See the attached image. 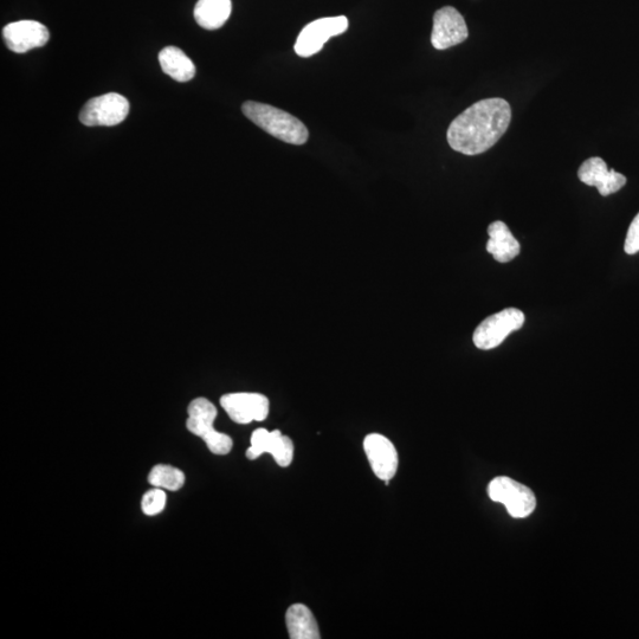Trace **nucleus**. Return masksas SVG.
<instances>
[{
    "instance_id": "4468645a",
    "label": "nucleus",
    "mask_w": 639,
    "mask_h": 639,
    "mask_svg": "<svg viewBox=\"0 0 639 639\" xmlns=\"http://www.w3.org/2000/svg\"><path fill=\"white\" fill-rule=\"evenodd\" d=\"M488 235L487 251L497 262H511L515 257L519 256L521 245L506 223L497 221L490 224Z\"/></svg>"
},
{
    "instance_id": "2eb2a0df",
    "label": "nucleus",
    "mask_w": 639,
    "mask_h": 639,
    "mask_svg": "<svg viewBox=\"0 0 639 639\" xmlns=\"http://www.w3.org/2000/svg\"><path fill=\"white\" fill-rule=\"evenodd\" d=\"M289 637L292 639H320L319 625L313 612L303 604L290 606L286 613Z\"/></svg>"
},
{
    "instance_id": "423d86ee",
    "label": "nucleus",
    "mask_w": 639,
    "mask_h": 639,
    "mask_svg": "<svg viewBox=\"0 0 639 639\" xmlns=\"http://www.w3.org/2000/svg\"><path fill=\"white\" fill-rule=\"evenodd\" d=\"M348 25L345 16L316 19L300 32L294 47L295 53L305 58L320 53L332 37L344 34Z\"/></svg>"
},
{
    "instance_id": "aec40b11",
    "label": "nucleus",
    "mask_w": 639,
    "mask_h": 639,
    "mask_svg": "<svg viewBox=\"0 0 639 639\" xmlns=\"http://www.w3.org/2000/svg\"><path fill=\"white\" fill-rule=\"evenodd\" d=\"M625 253L635 255L639 251V213L630 224L624 244Z\"/></svg>"
},
{
    "instance_id": "39448f33",
    "label": "nucleus",
    "mask_w": 639,
    "mask_h": 639,
    "mask_svg": "<svg viewBox=\"0 0 639 639\" xmlns=\"http://www.w3.org/2000/svg\"><path fill=\"white\" fill-rule=\"evenodd\" d=\"M525 324V314L516 308H507L489 316L475 329L474 344L483 351L493 350L506 340L508 335L519 331Z\"/></svg>"
},
{
    "instance_id": "9b49d317",
    "label": "nucleus",
    "mask_w": 639,
    "mask_h": 639,
    "mask_svg": "<svg viewBox=\"0 0 639 639\" xmlns=\"http://www.w3.org/2000/svg\"><path fill=\"white\" fill-rule=\"evenodd\" d=\"M364 450L373 473L389 486L398 470L399 460L395 445L383 435L370 434L365 437Z\"/></svg>"
},
{
    "instance_id": "7ed1b4c3",
    "label": "nucleus",
    "mask_w": 639,
    "mask_h": 639,
    "mask_svg": "<svg viewBox=\"0 0 639 639\" xmlns=\"http://www.w3.org/2000/svg\"><path fill=\"white\" fill-rule=\"evenodd\" d=\"M186 428L191 434L202 438L209 450L215 455H228L234 447V441L228 435L215 429L217 408L209 399L200 397L192 400L187 409Z\"/></svg>"
},
{
    "instance_id": "dca6fc26",
    "label": "nucleus",
    "mask_w": 639,
    "mask_h": 639,
    "mask_svg": "<svg viewBox=\"0 0 639 639\" xmlns=\"http://www.w3.org/2000/svg\"><path fill=\"white\" fill-rule=\"evenodd\" d=\"M159 62L164 73L178 82H189L196 76L195 64L179 48L167 47L161 50Z\"/></svg>"
},
{
    "instance_id": "0eeeda50",
    "label": "nucleus",
    "mask_w": 639,
    "mask_h": 639,
    "mask_svg": "<svg viewBox=\"0 0 639 639\" xmlns=\"http://www.w3.org/2000/svg\"><path fill=\"white\" fill-rule=\"evenodd\" d=\"M129 113V102L120 94L109 93L90 99L80 113V121L88 127H112L121 124Z\"/></svg>"
},
{
    "instance_id": "f03ea898",
    "label": "nucleus",
    "mask_w": 639,
    "mask_h": 639,
    "mask_svg": "<svg viewBox=\"0 0 639 639\" xmlns=\"http://www.w3.org/2000/svg\"><path fill=\"white\" fill-rule=\"evenodd\" d=\"M242 111L250 121L262 128L274 138L292 145L306 144L309 132L305 124L295 116L282 109L264 105V103L247 101Z\"/></svg>"
},
{
    "instance_id": "9d476101",
    "label": "nucleus",
    "mask_w": 639,
    "mask_h": 639,
    "mask_svg": "<svg viewBox=\"0 0 639 639\" xmlns=\"http://www.w3.org/2000/svg\"><path fill=\"white\" fill-rule=\"evenodd\" d=\"M469 36L463 16L453 6H445L434 16L431 43L437 50H447L461 44Z\"/></svg>"
},
{
    "instance_id": "f3484780",
    "label": "nucleus",
    "mask_w": 639,
    "mask_h": 639,
    "mask_svg": "<svg viewBox=\"0 0 639 639\" xmlns=\"http://www.w3.org/2000/svg\"><path fill=\"white\" fill-rule=\"evenodd\" d=\"M231 11V0H198L195 18L199 27L217 30L227 23Z\"/></svg>"
},
{
    "instance_id": "1a4fd4ad",
    "label": "nucleus",
    "mask_w": 639,
    "mask_h": 639,
    "mask_svg": "<svg viewBox=\"0 0 639 639\" xmlns=\"http://www.w3.org/2000/svg\"><path fill=\"white\" fill-rule=\"evenodd\" d=\"M263 454L273 455L280 467L287 468L293 462L294 443L288 436L282 435L280 430L257 429L251 435L247 457L255 461Z\"/></svg>"
},
{
    "instance_id": "6ab92c4d",
    "label": "nucleus",
    "mask_w": 639,
    "mask_h": 639,
    "mask_svg": "<svg viewBox=\"0 0 639 639\" xmlns=\"http://www.w3.org/2000/svg\"><path fill=\"white\" fill-rule=\"evenodd\" d=\"M167 495L164 489L154 488L147 492L141 501V509L147 516H156L164 511Z\"/></svg>"
},
{
    "instance_id": "ddd939ff",
    "label": "nucleus",
    "mask_w": 639,
    "mask_h": 639,
    "mask_svg": "<svg viewBox=\"0 0 639 639\" xmlns=\"http://www.w3.org/2000/svg\"><path fill=\"white\" fill-rule=\"evenodd\" d=\"M580 182L597 187L600 195L608 197L612 193L622 190L626 184V177L615 170H609L602 158L593 157L584 161L579 167Z\"/></svg>"
},
{
    "instance_id": "f8f14e48",
    "label": "nucleus",
    "mask_w": 639,
    "mask_h": 639,
    "mask_svg": "<svg viewBox=\"0 0 639 639\" xmlns=\"http://www.w3.org/2000/svg\"><path fill=\"white\" fill-rule=\"evenodd\" d=\"M3 37L11 51L17 54L28 53L29 50L44 47L48 43L49 30L42 23L21 21L10 23L3 29Z\"/></svg>"
},
{
    "instance_id": "f257e3e1",
    "label": "nucleus",
    "mask_w": 639,
    "mask_h": 639,
    "mask_svg": "<svg viewBox=\"0 0 639 639\" xmlns=\"http://www.w3.org/2000/svg\"><path fill=\"white\" fill-rule=\"evenodd\" d=\"M511 121L512 109L506 100H481L451 122L447 139L454 151L477 156L497 144Z\"/></svg>"
},
{
    "instance_id": "a211bd4d",
    "label": "nucleus",
    "mask_w": 639,
    "mask_h": 639,
    "mask_svg": "<svg viewBox=\"0 0 639 639\" xmlns=\"http://www.w3.org/2000/svg\"><path fill=\"white\" fill-rule=\"evenodd\" d=\"M148 482L154 488L170 490V492H178L185 484V474L182 470L171 466L154 467L148 475Z\"/></svg>"
},
{
    "instance_id": "6e6552de",
    "label": "nucleus",
    "mask_w": 639,
    "mask_h": 639,
    "mask_svg": "<svg viewBox=\"0 0 639 639\" xmlns=\"http://www.w3.org/2000/svg\"><path fill=\"white\" fill-rule=\"evenodd\" d=\"M221 405L231 421L237 424L266 421L269 415V399L261 393H229L221 398Z\"/></svg>"
},
{
    "instance_id": "20e7f679",
    "label": "nucleus",
    "mask_w": 639,
    "mask_h": 639,
    "mask_svg": "<svg viewBox=\"0 0 639 639\" xmlns=\"http://www.w3.org/2000/svg\"><path fill=\"white\" fill-rule=\"evenodd\" d=\"M488 495L494 502L505 505L508 514L515 519L527 518L537 507L532 490L507 476L496 477L490 482Z\"/></svg>"
}]
</instances>
